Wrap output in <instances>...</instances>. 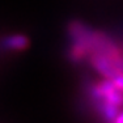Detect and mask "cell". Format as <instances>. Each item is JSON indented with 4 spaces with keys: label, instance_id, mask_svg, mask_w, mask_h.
<instances>
[{
    "label": "cell",
    "instance_id": "obj_1",
    "mask_svg": "<svg viewBox=\"0 0 123 123\" xmlns=\"http://www.w3.org/2000/svg\"><path fill=\"white\" fill-rule=\"evenodd\" d=\"M30 45V39L29 37H26L25 34H9V36L4 37L1 39V46L8 51L12 52H18V51H24L29 47Z\"/></svg>",
    "mask_w": 123,
    "mask_h": 123
}]
</instances>
